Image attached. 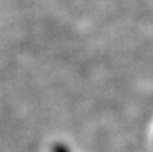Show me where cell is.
I'll return each instance as SVG.
<instances>
[{"instance_id":"obj_1","label":"cell","mask_w":153,"mask_h":152,"mask_svg":"<svg viewBox=\"0 0 153 152\" xmlns=\"http://www.w3.org/2000/svg\"><path fill=\"white\" fill-rule=\"evenodd\" d=\"M53 152H70V151L67 150L66 145H63V144H55L53 147Z\"/></svg>"}]
</instances>
